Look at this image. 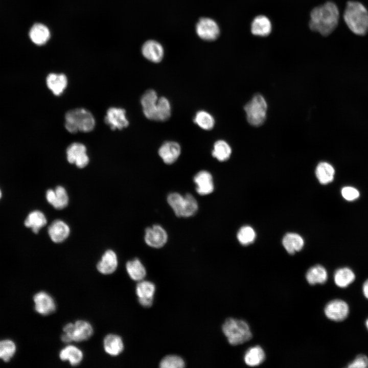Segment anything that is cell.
<instances>
[{
    "label": "cell",
    "mask_w": 368,
    "mask_h": 368,
    "mask_svg": "<svg viewBox=\"0 0 368 368\" xmlns=\"http://www.w3.org/2000/svg\"><path fill=\"white\" fill-rule=\"evenodd\" d=\"M171 114V107L168 99L164 97L158 98L156 106V121H167Z\"/></svg>",
    "instance_id": "36"
},
{
    "label": "cell",
    "mask_w": 368,
    "mask_h": 368,
    "mask_svg": "<svg viewBox=\"0 0 368 368\" xmlns=\"http://www.w3.org/2000/svg\"><path fill=\"white\" fill-rule=\"evenodd\" d=\"M310 17V29L323 36H328L338 26L339 11L334 3L327 2L314 8L311 11Z\"/></svg>",
    "instance_id": "1"
},
{
    "label": "cell",
    "mask_w": 368,
    "mask_h": 368,
    "mask_svg": "<svg viewBox=\"0 0 368 368\" xmlns=\"http://www.w3.org/2000/svg\"><path fill=\"white\" fill-rule=\"evenodd\" d=\"M66 158L69 163L75 164L79 168L86 167L89 161L86 147L80 143H73L67 147Z\"/></svg>",
    "instance_id": "9"
},
{
    "label": "cell",
    "mask_w": 368,
    "mask_h": 368,
    "mask_svg": "<svg viewBox=\"0 0 368 368\" xmlns=\"http://www.w3.org/2000/svg\"><path fill=\"white\" fill-rule=\"evenodd\" d=\"M343 17L346 24L353 33L362 36L368 32V11L362 3L349 1Z\"/></svg>",
    "instance_id": "2"
},
{
    "label": "cell",
    "mask_w": 368,
    "mask_h": 368,
    "mask_svg": "<svg viewBox=\"0 0 368 368\" xmlns=\"http://www.w3.org/2000/svg\"><path fill=\"white\" fill-rule=\"evenodd\" d=\"M365 326L366 329L368 330V317L366 319L365 321Z\"/></svg>",
    "instance_id": "44"
},
{
    "label": "cell",
    "mask_w": 368,
    "mask_h": 368,
    "mask_svg": "<svg viewBox=\"0 0 368 368\" xmlns=\"http://www.w3.org/2000/svg\"><path fill=\"white\" fill-rule=\"evenodd\" d=\"M47 224V219L45 214L40 210H35L30 212L24 220V226L30 228L35 234Z\"/></svg>",
    "instance_id": "21"
},
{
    "label": "cell",
    "mask_w": 368,
    "mask_h": 368,
    "mask_svg": "<svg viewBox=\"0 0 368 368\" xmlns=\"http://www.w3.org/2000/svg\"><path fill=\"white\" fill-rule=\"evenodd\" d=\"M195 29L198 36L205 41L216 40L220 32L217 22L209 17L201 18L197 22Z\"/></svg>",
    "instance_id": "8"
},
{
    "label": "cell",
    "mask_w": 368,
    "mask_h": 368,
    "mask_svg": "<svg viewBox=\"0 0 368 368\" xmlns=\"http://www.w3.org/2000/svg\"><path fill=\"white\" fill-rule=\"evenodd\" d=\"M105 352L112 356L120 355L124 350V343L121 337L114 334L107 335L103 340Z\"/></svg>",
    "instance_id": "23"
},
{
    "label": "cell",
    "mask_w": 368,
    "mask_h": 368,
    "mask_svg": "<svg viewBox=\"0 0 368 368\" xmlns=\"http://www.w3.org/2000/svg\"><path fill=\"white\" fill-rule=\"evenodd\" d=\"M348 368H367L368 367V357L364 354H359L348 363Z\"/></svg>",
    "instance_id": "42"
},
{
    "label": "cell",
    "mask_w": 368,
    "mask_h": 368,
    "mask_svg": "<svg viewBox=\"0 0 368 368\" xmlns=\"http://www.w3.org/2000/svg\"><path fill=\"white\" fill-rule=\"evenodd\" d=\"M105 122L112 130L122 129L127 127L129 122L126 117V111L120 108L111 107L106 112Z\"/></svg>",
    "instance_id": "13"
},
{
    "label": "cell",
    "mask_w": 368,
    "mask_h": 368,
    "mask_svg": "<svg viewBox=\"0 0 368 368\" xmlns=\"http://www.w3.org/2000/svg\"><path fill=\"white\" fill-rule=\"evenodd\" d=\"M354 271L349 267H342L336 269L333 275L335 285L341 288H345L351 285L355 280Z\"/></svg>",
    "instance_id": "24"
},
{
    "label": "cell",
    "mask_w": 368,
    "mask_h": 368,
    "mask_svg": "<svg viewBox=\"0 0 368 368\" xmlns=\"http://www.w3.org/2000/svg\"><path fill=\"white\" fill-rule=\"evenodd\" d=\"M143 56L149 61L158 63L160 62L164 55V50L162 45L154 40L146 41L142 48Z\"/></svg>",
    "instance_id": "18"
},
{
    "label": "cell",
    "mask_w": 368,
    "mask_h": 368,
    "mask_svg": "<svg viewBox=\"0 0 368 368\" xmlns=\"http://www.w3.org/2000/svg\"><path fill=\"white\" fill-rule=\"evenodd\" d=\"M158 152L159 156L165 164H172L180 156L181 148L177 142L167 141L164 143L159 147Z\"/></svg>",
    "instance_id": "20"
},
{
    "label": "cell",
    "mask_w": 368,
    "mask_h": 368,
    "mask_svg": "<svg viewBox=\"0 0 368 368\" xmlns=\"http://www.w3.org/2000/svg\"><path fill=\"white\" fill-rule=\"evenodd\" d=\"M256 237L255 230L249 225L242 226L237 235V239L240 243L245 246L253 243Z\"/></svg>",
    "instance_id": "37"
},
{
    "label": "cell",
    "mask_w": 368,
    "mask_h": 368,
    "mask_svg": "<svg viewBox=\"0 0 368 368\" xmlns=\"http://www.w3.org/2000/svg\"><path fill=\"white\" fill-rule=\"evenodd\" d=\"M265 358V354L263 349L256 346L251 347L246 352L244 360L249 366H256L261 364Z\"/></svg>",
    "instance_id": "32"
},
{
    "label": "cell",
    "mask_w": 368,
    "mask_h": 368,
    "mask_svg": "<svg viewBox=\"0 0 368 368\" xmlns=\"http://www.w3.org/2000/svg\"><path fill=\"white\" fill-rule=\"evenodd\" d=\"M246 119L249 124L258 127L262 125L266 119L267 104L261 94L255 95L244 107Z\"/></svg>",
    "instance_id": "5"
},
{
    "label": "cell",
    "mask_w": 368,
    "mask_h": 368,
    "mask_svg": "<svg viewBox=\"0 0 368 368\" xmlns=\"http://www.w3.org/2000/svg\"><path fill=\"white\" fill-rule=\"evenodd\" d=\"M118 265V260L116 253L112 249H108L104 252L96 267L100 273L110 274L116 271Z\"/></svg>",
    "instance_id": "19"
},
{
    "label": "cell",
    "mask_w": 368,
    "mask_h": 368,
    "mask_svg": "<svg viewBox=\"0 0 368 368\" xmlns=\"http://www.w3.org/2000/svg\"><path fill=\"white\" fill-rule=\"evenodd\" d=\"M231 154V147L226 141L220 140L214 143L212 155L218 160L224 162L229 158Z\"/></svg>",
    "instance_id": "33"
},
{
    "label": "cell",
    "mask_w": 368,
    "mask_h": 368,
    "mask_svg": "<svg viewBox=\"0 0 368 368\" xmlns=\"http://www.w3.org/2000/svg\"><path fill=\"white\" fill-rule=\"evenodd\" d=\"M185 363L180 356L174 355H168L165 357L160 362L161 368H182Z\"/></svg>",
    "instance_id": "40"
},
{
    "label": "cell",
    "mask_w": 368,
    "mask_h": 368,
    "mask_svg": "<svg viewBox=\"0 0 368 368\" xmlns=\"http://www.w3.org/2000/svg\"><path fill=\"white\" fill-rule=\"evenodd\" d=\"M16 346L10 340L0 341V359L5 362L9 361L16 352Z\"/></svg>",
    "instance_id": "38"
},
{
    "label": "cell",
    "mask_w": 368,
    "mask_h": 368,
    "mask_svg": "<svg viewBox=\"0 0 368 368\" xmlns=\"http://www.w3.org/2000/svg\"><path fill=\"white\" fill-rule=\"evenodd\" d=\"M59 356L62 361H68L73 365H77L83 359V354L82 351L73 345H68L63 348L59 352Z\"/></svg>",
    "instance_id": "27"
},
{
    "label": "cell",
    "mask_w": 368,
    "mask_h": 368,
    "mask_svg": "<svg viewBox=\"0 0 368 368\" xmlns=\"http://www.w3.org/2000/svg\"><path fill=\"white\" fill-rule=\"evenodd\" d=\"M324 313L326 317L332 321H342L348 317L350 307L346 301L341 299H334L327 304Z\"/></svg>",
    "instance_id": "7"
},
{
    "label": "cell",
    "mask_w": 368,
    "mask_h": 368,
    "mask_svg": "<svg viewBox=\"0 0 368 368\" xmlns=\"http://www.w3.org/2000/svg\"><path fill=\"white\" fill-rule=\"evenodd\" d=\"M144 240L148 246L159 248L167 243L168 234L161 225L154 224L145 229Z\"/></svg>",
    "instance_id": "10"
},
{
    "label": "cell",
    "mask_w": 368,
    "mask_h": 368,
    "mask_svg": "<svg viewBox=\"0 0 368 368\" xmlns=\"http://www.w3.org/2000/svg\"><path fill=\"white\" fill-rule=\"evenodd\" d=\"M45 198L48 202L55 209L62 210L67 206L69 197L65 189L61 186H57L54 190L49 189L45 192Z\"/></svg>",
    "instance_id": "12"
},
{
    "label": "cell",
    "mask_w": 368,
    "mask_h": 368,
    "mask_svg": "<svg viewBox=\"0 0 368 368\" xmlns=\"http://www.w3.org/2000/svg\"><path fill=\"white\" fill-rule=\"evenodd\" d=\"M46 82L48 88L56 96L62 94L67 84V78L63 74H50L47 77Z\"/></svg>",
    "instance_id": "25"
},
{
    "label": "cell",
    "mask_w": 368,
    "mask_h": 368,
    "mask_svg": "<svg viewBox=\"0 0 368 368\" xmlns=\"http://www.w3.org/2000/svg\"><path fill=\"white\" fill-rule=\"evenodd\" d=\"M167 202L175 214L182 217L185 206V196L177 192L171 193L167 196Z\"/></svg>",
    "instance_id": "34"
},
{
    "label": "cell",
    "mask_w": 368,
    "mask_h": 368,
    "mask_svg": "<svg viewBox=\"0 0 368 368\" xmlns=\"http://www.w3.org/2000/svg\"><path fill=\"white\" fill-rule=\"evenodd\" d=\"M341 194L344 200L353 201L359 197L360 192L357 188L353 186H347L341 189Z\"/></svg>",
    "instance_id": "41"
},
{
    "label": "cell",
    "mask_w": 368,
    "mask_h": 368,
    "mask_svg": "<svg viewBox=\"0 0 368 368\" xmlns=\"http://www.w3.org/2000/svg\"><path fill=\"white\" fill-rule=\"evenodd\" d=\"M272 30V24L268 17L263 15L256 16L251 21L250 31L255 36L266 37Z\"/></svg>",
    "instance_id": "22"
},
{
    "label": "cell",
    "mask_w": 368,
    "mask_h": 368,
    "mask_svg": "<svg viewBox=\"0 0 368 368\" xmlns=\"http://www.w3.org/2000/svg\"><path fill=\"white\" fill-rule=\"evenodd\" d=\"M362 292L365 298L368 300V279H367L362 285Z\"/></svg>",
    "instance_id": "43"
},
{
    "label": "cell",
    "mask_w": 368,
    "mask_h": 368,
    "mask_svg": "<svg viewBox=\"0 0 368 368\" xmlns=\"http://www.w3.org/2000/svg\"><path fill=\"white\" fill-rule=\"evenodd\" d=\"M155 291V285L148 281H140L136 286V293L139 303L144 307L152 306Z\"/></svg>",
    "instance_id": "14"
},
{
    "label": "cell",
    "mask_w": 368,
    "mask_h": 368,
    "mask_svg": "<svg viewBox=\"0 0 368 368\" xmlns=\"http://www.w3.org/2000/svg\"><path fill=\"white\" fill-rule=\"evenodd\" d=\"M48 233L53 242L60 243L68 238L70 234V228L64 221L56 219L48 226Z\"/></svg>",
    "instance_id": "16"
},
{
    "label": "cell",
    "mask_w": 368,
    "mask_h": 368,
    "mask_svg": "<svg viewBox=\"0 0 368 368\" xmlns=\"http://www.w3.org/2000/svg\"><path fill=\"white\" fill-rule=\"evenodd\" d=\"M282 244L289 254H293L303 248L304 241L302 236L298 234L288 233L283 237Z\"/></svg>",
    "instance_id": "29"
},
{
    "label": "cell",
    "mask_w": 368,
    "mask_h": 368,
    "mask_svg": "<svg viewBox=\"0 0 368 368\" xmlns=\"http://www.w3.org/2000/svg\"><path fill=\"white\" fill-rule=\"evenodd\" d=\"M29 35L31 41L38 45L44 44L50 37L48 28L40 23L34 24L30 30Z\"/></svg>",
    "instance_id": "26"
},
{
    "label": "cell",
    "mask_w": 368,
    "mask_h": 368,
    "mask_svg": "<svg viewBox=\"0 0 368 368\" xmlns=\"http://www.w3.org/2000/svg\"><path fill=\"white\" fill-rule=\"evenodd\" d=\"M185 206L182 217H190L198 211V204L195 198L190 193L185 195Z\"/></svg>",
    "instance_id": "39"
},
{
    "label": "cell",
    "mask_w": 368,
    "mask_h": 368,
    "mask_svg": "<svg viewBox=\"0 0 368 368\" xmlns=\"http://www.w3.org/2000/svg\"><path fill=\"white\" fill-rule=\"evenodd\" d=\"M2 197H3V191L1 189V188H0V200L2 199Z\"/></svg>",
    "instance_id": "45"
},
{
    "label": "cell",
    "mask_w": 368,
    "mask_h": 368,
    "mask_svg": "<svg viewBox=\"0 0 368 368\" xmlns=\"http://www.w3.org/2000/svg\"><path fill=\"white\" fill-rule=\"evenodd\" d=\"M194 122L203 130H210L215 125L214 117L205 110L197 111L193 119Z\"/></svg>",
    "instance_id": "35"
},
{
    "label": "cell",
    "mask_w": 368,
    "mask_h": 368,
    "mask_svg": "<svg viewBox=\"0 0 368 368\" xmlns=\"http://www.w3.org/2000/svg\"><path fill=\"white\" fill-rule=\"evenodd\" d=\"M335 170L333 166L326 162L319 163L315 169V175L318 181L323 185L331 183L334 179Z\"/></svg>",
    "instance_id": "28"
},
{
    "label": "cell",
    "mask_w": 368,
    "mask_h": 368,
    "mask_svg": "<svg viewBox=\"0 0 368 368\" xmlns=\"http://www.w3.org/2000/svg\"><path fill=\"white\" fill-rule=\"evenodd\" d=\"M61 340L64 343L72 341L81 342L88 339L93 334L94 330L91 324L83 320L74 323L66 324L63 328Z\"/></svg>",
    "instance_id": "6"
},
{
    "label": "cell",
    "mask_w": 368,
    "mask_h": 368,
    "mask_svg": "<svg viewBox=\"0 0 368 368\" xmlns=\"http://www.w3.org/2000/svg\"><path fill=\"white\" fill-rule=\"evenodd\" d=\"M196 185V191L200 195H206L212 193L214 184L212 175L208 171L202 170L196 174L193 178Z\"/></svg>",
    "instance_id": "17"
},
{
    "label": "cell",
    "mask_w": 368,
    "mask_h": 368,
    "mask_svg": "<svg viewBox=\"0 0 368 368\" xmlns=\"http://www.w3.org/2000/svg\"><path fill=\"white\" fill-rule=\"evenodd\" d=\"M306 278L310 285L323 284L328 280V272L323 266L316 265L308 269Z\"/></svg>",
    "instance_id": "30"
},
{
    "label": "cell",
    "mask_w": 368,
    "mask_h": 368,
    "mask_svg": "<svg viewBox=\"0 0 368 368\" xmlns=\"http://www.w3.org/2000/svg\"><path fill=\"white\" fill-rule=\"evenodd\" d=\"M33 301L35 311L42 315H50L56 310L54 298L45 292L40 291L35 294Z\"/></svg>",
    "instance_id": "11"
},
{
    "label": "cell",
    "mask_w": 368,
    "mask_h": 368,
    "mask_svg": "<svg viewBox=\"0 0 368 368\" xmlns=\"http://www.w3.org/2000/svg\"><path fill=\"white\" fill-rule=\"evenodd\" d=\"M157 93L153 89L146 90L142 95L141 103L145 116L149 120L156 121Z\"/></svg>",
    "instance_id": "15"
},
{
    "label": "cell",
    "mask_w": 368,
    "mask_h": 368,
    "mask_svg": "<svg viewBox=\"0 0 368 368\" xmlns=\"http://www.w3.org/2000/svg\"><path fill=\"white\" fill-rule=\"evenodd\" d=\"M126 268L130 278L134 281L139 282L146 276V269L141 261L137 258L128 261L126 263Z\"/></svg>",
    "instance_id": "31"
},
{
    "label": "cell",
    "mask_w": 368,
    "mask_h": 368,
    "mask_svg": "<svg viewBox=\"0 0 368 368\" xmlns=\"http://www.w3.org/2000/svg\"><path fill=\"white\" fill-rule=\"evenodd\" d=\"M65 120L66 129L72 133L78 131L89 132L94 129L95 125L93 114L88 110L82 108L68 111L65 114Z\"/></svg>",
    "instance_id": "3"
},
{
    "label": "cell",
    "mask_w": 368,
    "mask_h": 368,
    "mask_svg": "<svg viewBox=\"0 0 368 368\" xmlns=\"http://www.w3.org/2000/svg\"><path fill=\"white\" fill-rule=\"evenodd\" d=\"M222 329L228 342L233 346L242 344L252 338L248 325L241 319L229 318L223 324Z\"/></svg>",
    "instance_id": "4"
}]
</instances>
